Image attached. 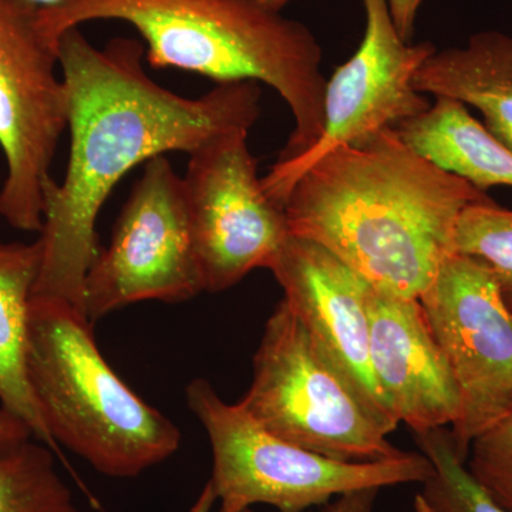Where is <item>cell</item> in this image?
I'll use <instances>...</instances> for the list:
<instances>
[{
  "mask_svg": "<svg viewBox=\"0 0 512 512\" xmlns=\"http://www.w3.org/2000/svg\"><path fill=\"white\" fill-rule=\"evenodd\" d=\"M269 271L313 340L392 434L400 423L380 392L370 365L367 303L372 282L322 245L293 235Z\"/></svg>",
  "mask_w": 512,
  "mask_h": 512,
  "instance_id": "12",
  "label": "cell"
},
{
  "mask_svg": "<svg viewBox=\"0 0 512 512\" xmlns=\"http://www.w3.org/2000/svg\"><path fill=\"white\" fill-rule=\"evenodd\" d=\"M93 326L76 306L32 298L26 342L30 390L57 444L106 476L137 477L173 456L181 431L111 369Z\"/></svg>",
  "mask_w": 512,
  "mask_h": 512,
  "instance_id": "4",
  "label": "cell"
},
{
  "mask_svg": "<svg viewBox=\"0 0 512 512\" xmlns=\"http://www.w3.org/2000/svg\"><path fill=\"white\" fill-rule=\"evenodd\" d=\"M414 512H433L429 505L426 504V501L420 497V494L416 495L414 498Z\"/></svg>",
  "mask_w": 512,
  "mask_h": 512,
  "instance_id": "27",
  "label": "cell"
},
{
  "mask_svg": "<svg viewBox=\"0 0 512 512\" xmlns=\"http://www.w3.org/2000/svg\"><path fill=\"white\" fill-rule=\"evenodd\" d=\"M419 299L460 393L450 434L467 461L471 443L512 413V311L490 269L460 254L448 256Z\"/></svg>",
  "mask_w": 512,
  "mask_h": 512,
  "instance_id": "10",
  "label": "cell"
},
{
  "mask_svg": "<svg viewBox=\"0 0 512 512\" xmlns=\"http://www.w3.org/2000/svg\"><path fill=\"white\" fill-rule=\"evenodd\" d=\"M25 2L30 3V5H35L37 8H50V6L59 5V3L64 2V0H25Z\"/></svg>",
  "mask_w": 512,
  "mask_h": 512,
  "instance_id": "26",
  "label": "cell"
},
{
  "mask_svg": "<svg viewBox=\"0 0 512 512\" xmlns=\"http://www.w3.org/2000/svg\"><path fill=\"white\" fill-rule=\"evenodd\" d=\"M366 29L348 62L326 83L325 124L311 150L276 161L262 177L266 194L281 207L302 174L335 148L356 143L384 128H394L430 109L413 80L436 46L406 42L394 26L389 0H362Z\"/></svg>",
  "mask_w": 512,
  "mask_h": 512,
  "instance_id": "11",
  "label": "cell"
},
{
  "mask_svg": "<svg viewBox=\"0 0 512 512\" xmlns=\"http://www.w3.org/2000/svg\"><path fill=\"white\" fill-rule=\"evenodd\" d=\"M144 59L146 46L130 37L103 49L79 28L60 37L70 156L62 183L50 178L43 188L42 259L32 298L84 312V282L100 252L97 218L121 178L151 158L190 156L215 138L249 131L261 117L259 83H221L188 99L151 80Z\"/></svg>",
  "mask_w": 512,
  "mask_h": 512,
  "instance_id": "1",
  "label": "cell"
},
{
  "mask_svg": "<svg viewBox=\"0 0 512 512\" xmlns=\"http://www.w3.org/2000/svg\"><path fill=\"white\" fill-rule=\"evenodd\" d=\"M466 466L495 503L512 512V413L471 443Z\"/></svg>",
  "mask_w": 512,
  "mask_h": 512,
  "instance_id": "20",
  "label": "cell"
},
{
  "mask_svg": "<svg viewBox=\"0 0 512 512\" xmlns=\"http://www.w3.org/2000/svg\"><path fill=\"white\" fill-rule=\"evenodd\" d=\"M417 92L471 106L484 126L512 150V36L476 33L464 47L434 52L413 80Z\"/></svg>",
  "mask_w": 512,
  "mask_h": 512,
  "instance_id": "14",
  "label": "cell"
},
{
  "mask_svg": "<svg viewBox=\"0 0 512 512\" xmlns=\"http://www.w3.org/2000/svg\"><path fill=\"white\" fill-rule=\"evenodd\" d=\"M249 131H234L190 154L185 207L204 292H222L269 269L291 237L284 207L266 194Z\"/></svg>",
  "mask_w": 512,
  "mask_h": 512,
  "instance_id": "9",
  "label": "cell"
},
{
  "mask_svg": "<svg viewBox=\"0 0 512 512\" xmlns=\"http://www.w3.org/2000/svg\"><path fill=\"white\" fill-rule=\"evenodd\" d=\"M367 311L370 365L394 417L413 433L453 427L460 393L420 299L373 285Z\"/></svg>",
  "mask_w": 512,
  "mask_h": 512,
  "instance_id": "13",
  "label": "cell"
},
{
  "mask_svg": "<svg viewBox=\"0 0 512 512\" xmlns=\"http://www.w3.org/2000/svg\"><path fill=\"white\" fill-rule=\"evenodd\" d=\"M493 201L384 128L312 164L284 210L293 237L322 245L382 291L419 299L454 254L461 214Z\"/></svg>",
  "mask_w": 512,
  "mask_h": 512,
  "instance_id": "2",
  "label": "cell"
},
{
  "mask_svg": "<svg viewBox=\"0 0 512 512\" xmlns=\"http://www.w3.org/2000/svg\"><path fill=\"white\" fill-rule=\"evenodd\" d=\"M255 2L261 3V5L266 6V8H271L281 12L282 8L288 5L289 2H292V0H255Z\"/></svg>",
  "mask_w": 512,
  "mask_h": 512,
  "instance_id": "25",
  "label": "cell"
},
{
  "mask_svg": "<svg viewBox=\"0 0 512 512\" xmlns=\"http://www.w3.org/2000/svg\"><path fill=\"white\" fill-rule=\"evenodd\" d=\"M419 156L478 190L512 187V150L460 101L436 97L430 109L394 127Z\"/></svg>",
  "mask_w": 512,
  "mask_h": 512,
  "instance_id": "15",
  "label": "cell"
},
{
  "mask_svg": "<svg viewBox=\"0 0 512 512\" xmlns=\"http://www.w3.org/2000/svg\"><path fill=\"white\" fill-rule=\"evenodd\" d=\"M94 20L133 26L156 69L276 90L295 123L278 161L302 156L322 136L328 83L322 47L298 20L255 0H64L39 8L40 29L56 47L64 32Z\"/></svg>",
  "mask_w": 512,
  "mask_h": 512,
  "instance_id": "3",
  "label": "cell"
},
{
  "mask_svg": "<svg viewBox=\"0 0 512 512\" xmlns=\"http://www.w3.org/2000/svg\"><path fill=\"white\" fill-rule=\"evenodd\" d=\"M52 451L29 440L0 453V512H80Z\"/></svg>",
  "mask_w": 512,
  "mask_h": 512,
  "instance_id": "17",
  "label": "cell"
},
{
  "mask_svg": "<svg viewBox=\"0 0 512 512\" xmlns=\"http://www.w3.org/2000/svg\"><path fill=\"white\" fill-rule=\"evenodd\" d=\"M454 254L483 262L512 311V211L495 201L468 207L458 220Z\"/></svg>",
  "mask_w": 512,
  "mask_h": 512,
  "instance_id": "19",
  "label": "cell"
},
{
  "mask_svg": "<svg viewBox=\"0 0 512 512\" xmlns=\"http://www.w3.org/2000/svg\"><path fill=\"white\" fill-rule=\"evenodd\" d=\"M32 439L29 427L15 414L0 406V453Z\"/></svg>",
  "mask_w": 512,
  "mask_h": 512,
  "instance_id": "22",
  "label": "cell"
},
{
  "mask_svg": "<svg viewBox=\"0 0 512 512\" xmlns=\"http://www.w3.org/2000/svg\"><path fill=\"white\" fill-rule=\"evenodd\" d=\"M59 49L39 26V8L0 0V150L6 175L0 217L23 232H40L43 188L52 178L67 130V92Z\"/></svg>",
  "mask_w": 512,
  "mask_h": 512,
  "instance_id": "7",
  "label": "cell"
},
{
  "mask_svg": "<svg viewBox=\"0 0 512 512\" xmlns=\"http://www.w3.org/2000/svg\"><path fill=\"white\" fill-rule=\"evenodd\" d=\"M185 396L210 439L217 512H245L256 504L303 512L362 488L423 484L434 473L423 453L370 463L312 453L266 431L239 403H225L201 377L188 384Z\"/></svg>",
  "mask_w": 512,
  "mask_h": 512,
  "instance_id": "5",
  "label": "cell"
},
{
  "mask_svg": "<svg viewBox=\"0 0 512 512\" xmlns=\"http://www.w3.org/2000/svg\"><path fill=\"white\" fill-rule=\"evenodd\" d=\"M421 453L429 458L433 476L423 483L420 497L433 512H508L471 476L458 457L450 430L414 433Z\"/></svg>",
  "mask_w": 512,
  "mask_h": 512,
  "instance_id": "18",
  "label": "cell"
},
{
  "mask_svg": "<svg viewBox=\"0 0 512 512\" xmlns=\"http://www.w3.org/2000/svg\"><path fill=\"white\" fill-rule=\"evenodd\" d=\"M380 488H362L339 495L325 505L322 512H375ZM245 512H254L247 510Z\"/></svg>",
  "mask_w": 512,
  "mask_h": 512,
  "instance_id": "21",
  "label": "cell"
},
{
  "mask_svg": "<svg viewBox=\"0 0 512 512\" xmlns=\"http://www.w3.org/2000/svg\"><path fill=\"white\" fill-rule=\"evenodd\" d=\"M423 3L424 0H389L394 26L406 42L413 39L414 23Z\"/></svg>",
  "mask_w": 512,
  "mask_h": 512,
  "instance_id": "23",
  "label": "cell"
},
{
  "mask_svg": "<svg viewBox=\"0 0 512 512\" xmlns=\"http://www.w3.org/2000/svg\"><path fill=\"white\" fill-rule=\"evenodd\" d=\"M40 259L42 249L37 239L32 244L0 239V404L29 427L33 439L62 454L40 414L26 375L30 303Z\"/></svg>",
  "mask_w": 512,
  "mask_h": 512,
  "instance_id": "16",
  "label": "cell"
},
{
  "mask_svg": "<svg viewBox=\"0 0 512 512\" xmlns=\"http://www.w3.org/2000/svg\"><path fill=\"white\" fill-rule=\"evenodd\" d=\"M239 406L279 439L349 463L403 456L285 299L266 322Z\"/></svg>",
  "mask_w": 512,
  "mask_h": 512,
  "instance_id": "6",
  "label": "cell"
},
{
  "mask_svg": "<svg viewBox=\"0 0 512 512\" xmlns=\"http://www.w3.org/2000/svg\"><path fill=\"white\" fill-rule=\"evenodd\" d=\"M201 292L183 177L167 156L151 158L87 272L84 312L94 325L131 303L184 302Z\"/></svg>",
  "mask_w": 512,
  "mask_h": 512,
  "instance_id": "8",
  "label": "cell"
},
{
  "mask_svg": "<svg viewBox=\"0 0 512 512\" xmlns=\"http://www.w3.org/2000/svg\"><path fill=\"white\" fill-rule=\"evenodd\" d=\"M217 503L214 490L210 481L202 488L200 497L197 498L194 505H192L190 512H211L214 504Z\"/></svg>",
  "mask_w": 512,
  "mask_h": 512,
  "instance_id": "24",
  "label": "cell"
}]
</instances>
